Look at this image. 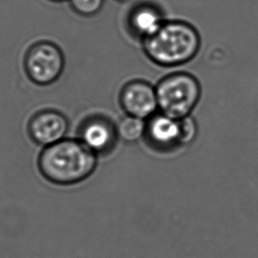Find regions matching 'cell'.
Here are the masks:
<instances>
[{
  "mask_svg": "<svg viewBox=\"0 0 258 258\" xmlns=\"http://www.w3.org/2000/svg\"><path fill=\"white\" fill-rule=\"evenodd\" d=\"M97 154L82 141L63 139L43 149L38 159L41 174L57 185L81 182L97 167Z\"/></svg>",
  "mask_w": 258,
  "mask_h": 258,
  "instance_id": "1",
  "label": "cell"
},
{
  "mask_svg": "<svg viewBox=\"0 0 258 258\" xmlns=\"http://www.w3.org/2000/svg\"><path fill=\"white\" fill-rule=\"evenodd\" d=\"M201 36L189 22L165 21L160 29L144 39V53L155 64L172 68L186 64L197 57Z\"/></svg>",
  "mask_w": 258,
  "mask_h": 258,
  "instance_id": "2",
  "label": "cell"
},
{
  "mask_svg": "<svg viewBox=\"0 0 258 258\" xmlns=\"http://www.w3.org/2000/svg\"><path fill=\"white\" fill-rule=\"evenodd\" d=\"M156 90L158 111L175 119L190 116L201 99V84L189 73L165 76L156 85Z\"/></svg>",
  "mask_w": 258,
  "mask_h": 258,
  "instance_id": "3",
  "label": "cell"
},
{
  "mask_svg": "<svg viewBox=\"0 0 258 258\" xmlns=\"http://www.w3.org/2000/svg\"><path fill=\"white\" fill-rule=\"evenodd\" d=\"M64 56L60 49L48 42L36 43L26 55L25 69L33 83L49 85L58 79L64 69Z\"/></svg>",
  "mask_w": 258,
  "mask_h": 258,
  "instance_id": "4",
  "label": "cell"
},
{
  "mask_svg": "<svg viewBox=\"0 0 258 258\" xmlns=\"http://www.w3.org/2000/svg\"><path fill=\"white\" fill-rule=\"evenodd\" d=\"M119 103L126 115L147 120L158 111L156 86L144 80L130 81L120 91Z\"/></svg>",
  "mask_w": 258,
  "mask_h": 258,
  "instance_id": "5",
  "label": "cell"
},
{
  "mask_svg": "<svg viewBox=\"0 0 258 258\" xmlns=\"http://www.w3.org/2000/svg\"><path fill=\"white\" fill-rule=\"evenodd\" d=\"M68 130V119L57 111H42L29 122V136L35 143L44 147L63 140Z\"/></svg>",
  "mask_w": 258,
  "mask_h": 258,
  "instance_id": "6",
  "label": "cell"
},
{
  "mask_svg": "<svg viewBox=\"0 0 258 258\" xmlns=\"http://www.w3.org/2000/svg\"><path fill=\"white\" fill-rule=\"evenodd\" d=\"M116 126L103 118H90L81 129L80 140L94 153H105L114 146L117 138Z\"/></svg>",
  "mask_w": 258,
  "mask_h": 258,
  "instance_id": "7",
  "label": "cell"
},
{
  "mask_svg": "<svg viewBox=\"0 0 258 258\" xmlns=\"http://www.w3.org/2000/svg\"><path fill=\"white\" fill-rule=\"evenodd\" d=\"M145 135L149 141L159 149L179 145V119L157 112L146 120Z\"/></svg>",
  "mask_w": 258,
  "mask_h": 258,
  "instance_id": "8",
  "label": "cell"
},
{
  "mask_svg": "<svg viewBox=\"0 0 258 258\" xmlns=\"http://www.w3.org/2000/svg\"><path fill=\"white\" fill-rule=\"evenodd\" d=\"M165 21L162 12L151 4L137 6L128 17L129 27L143 40L157 32Z\"/></svg>",
  "mask_w": 258,
  "mask_h": 258,
  "instance_id": "9",
  "label": "cell"
},
{
  "mask_svg": "<svg viewBox=\"0 0 258 258\" xmlns=\"http://www.w3.org/2000/svg\"><path fill=\"white\" fill-rule=\"evenodd\" d=\"M116 130L118 137H120L122 140L134 143L145 135L146 121L145 119L127 115L118 122V125H116Z\"/></svg>",
  "mask_w": 258,
  "mask_h": 258,
  "instance_id": "10",
  "label": "cell"
},
{
  "mask_svg": "<svg viewBox=\"0 0 258 258\" xmlns=\"http://www.w3.org/2000/svg\"><path fill=\"white\" fill-rule=\"evenodd\" d=\"M179 144H188L198 135V124L191 116L179 119Z\"/></svg>",
  "mask_w": 258,
  "mask_h": 258,
  "instance_id": "11",
  "label": "cell"
},
{
  "mask_svg": "<svg viewBox=\"0 0 258 258\" xmlns=\"http://www.w3.org/2000/svg\"><path fill=\"white\" fill-rule=\"evenodd\" d=\"M70 3L78 15L92 16L102 9L104 0H70Z\"/></svg>",
  "mask_w": 258,
  "mask_h": 258,
  "instance_id": "12",
  "label": "cell"
},
{
  "mask_svg": "<svg viewBox=\"0 0 258 258\" xmlns=\"http://www.w3.org/2000/svg\"><path fill=\"white\" fill-rule=\"evenodd\" d=\"M117 1H118V2H128V1H131V0H117Z\"/></svg>",
  "mask_w": 258,
  "mask_h": 258,
  "instance_id": "13",
  "label": "cell"
},
{
  "mask_svg": "<svg viewBox=\"0 0 258 258\" xmlns=\"http://www.w3.org/2000/svg\"><path fill=\"white\" fill-rule=\"evenodd\" d=\"M50 1H53V2H63V1H66V0H50Z\"/></svg>",
  "mask_w": 258,
  "mask_h": 258,
  "instance_id": "14",
  "label": "cell"
}]
</instances>
